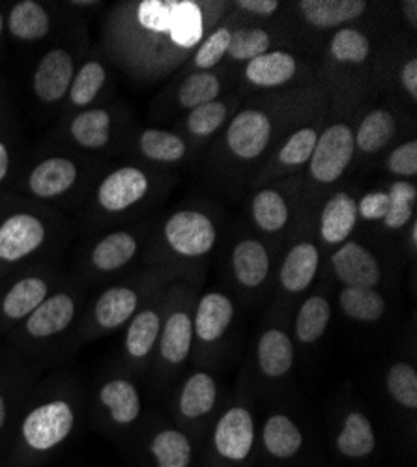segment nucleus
I'll return each mask as SVG.
<instances>
[{"label": "nucleus", "mask_w": 417, "mask_h": 467, "mask_svg": "<svg viewBox=\"0 0 417 467\" xmlns=\"http://www.w3.org/2000/svg\"><path fill=\"white\" fill-rule=\"evenodd\" d=\"M81 420L78 395H44L21 410L0 467H46L75 436Z\"/></svg>", "instance_id": "obj_1"}, {"label": "nucleus", "mask_w": 417, "mask_h": 467, "mask_svg": "<svg viewBox=\"0 0 417 467\" xmlns=\"http://www.w3.org/2000/svg\"><path fill=\"white\" fill-rule=\"evenodd\" d=\"M258 424L255 411L245 404L223 410L203 440L201 467H256Z\"/></svg>", "instance_id": "obj_2"}, {"label": "nucleus", "mask_w": 417, "mask_h": 467, "mask_svg": "<svg viewBox=\"0 0 417 467\" xmlns=\"http://www.w3.org/2000/svg\"><path fill=\"white\" fill-rule=\"evenodd\" d=\"M130 443L135 467H201L203 440L178 424H150Z\"/></svg>", "instance_id": "obj_3"}, {"label": "nucleus", "mask_w": 417, "mask_h": 467, "mask_svg": "<svg viewBox=\"0 0 417 467\" xmlns=\"http://www.w3.org/2000/svg\"><path fill=\"white\" fill-rule=\"evenodd\" d=\"M94 413L103 436L112 441H131L142 415V400L135 381L126 376L101 381L94 395Z\"/></svg>", "instance_id": "obj_4"}, {"label": "nucleus", "mask_w": 417, "mask_h": 467, "mask_svg": "<svg viewBox=\"0 0 417 467\" xmlns=\"http://www.w3.org/2000/svg\"><path fill=\"white\" fill-rule=\"evenodd\" d=\"M137 21L150 32H169L180 47H193L203 36V12L192 0H142Z\"/></svg>", "instance_id": "obj_5"}, {"label": "nucleus", "mask_w": 417, "mask_h": 467, "mask_svg": "<svg viewBox=\"0 0 417 467\" xmlns=\"http://www.w3.org/2000/svg\"><path fill=\"white\" fill-rule=\"evenodd\" d=\"M79 297L78 290L58 288L37 306L34 313L23 320L17 333L28 346H46L47 342L62 337L78 322Z\"/></svg>", "instance_id": "obj_6"}, {"label": "nucleus", "mask_w": 417, "mask_h": 467, "mask_svg": "<svg viewBox=\"0 0 417 467\" xmlns=\"http://www.w3.org/2000/svg\"><path fill=\"white\" fill-rule=\"evenodd\" d=\"M308 438L301 424L285 411L270 413L258 426V458L274 467H294L306 452Z\"/></svg>", "instance_id": "obj_7"}, {"label": "nucleus", "mask_w": 417, "mask_h": 467, "mask_svg": "<svg viewBox=\"0 0 417 467\" xmlns=\"http://www.w3.org/2000/svg\"><path fill=\"white\" fill-rule=\"evenodd\" d=\"M142 306V292L135 285L105 288L90 305L83 324V335L92 338L124 327Z\"/></svg>", "instance_id": "obj_8"}, {"label": "nucleus", "mask_w": 417, "mask_h": 467, "mask_svg": "<svg viewBox=\"0 0 417 467\" xmlns=\"http://www.w3.org/2000/svg\"><path fill=\"white\" fill-rule=\"evenodd\" d=\"M219 400L217 379L206 372L197 370L182 383V389L176 399V415L178 426L193 436L204 440L203 431L210 424L212 415L215 413Z\"/></svg>", "instance_id": "obj_9"}, {"label": "nucleus", "mask_w": 417, "mask_h": 467, "mask_svg": "<svg viewBox=\"0 0 417 467\" xmlns=\"http://www.w3.org/2000/svg\"><path fill=\"white\" fill-rule=\"evenodd\" d=\"M333 458L343 463L361 465L376 458L381 449L376 428L361 410H349L329 440Z\"/></svg>", "instance_id": "obj_10"}, {"label": "nucleus", "mask_w": 417, "mask_h": 467, "mask_svg": "<svg viewBox=\"0 0 417 467\" xmlns=\"http://www.w3.org/2000/svg\"><path fill=\"white\" fill-rule=\"evenodd\" d=\"M47 240L46 223L32 213H14L0 223V267L16 265L36 251H40Z\"/></svg>", "instance_id": "obj_11"}, {"label": "nucleus", "mask_w": 417, "mask_h": 467, "mask_svg": "<svg viewBox=\"0 0 417 467\" xmlns=\"http://www.w3.org/2000/svg\"><path fill=\"white\" fill-rule=\"evenodd\" d=\"M53 292V281L47 274H28L17 277L0 292V331L19 326L40 306Z\"/></svg>", "instance_id": "obj_12"}, {"label": "nucleus", "mask_w": 417, "mask_h": 467, "mask_svg": "<svg viewBox=\"0 0 417 467\" xmlns=\"http://www.w3.org/2000/svg\"><path fill=\"white\" fill-rule=\"evenodd\" d=\"M354 133L345 124L328 128L311 155V174L320 183H333L343 176L354 155Z\"/></svg>", "instance_id": "obj_13"}, {"label": "nucleus", "mask_w": 417, "mask_h": 467, "mask_svg": "<svg viewBox=\"0 0 417 467\" xmlns=\"http://www.w3.org/2000/svg\"><path fill=\"white\" fill-rule=\"evenodd\" d=\"M169 247L185 258L208 254L215 245V228L212 221L199 212H178L165 224Z\"/></svg>", "instance_id": "obj_14"}, {"label": "nucleus", "mask_w": 417, "mask_h": 467, "mask_svg": "<svg viewBox=\"0 0 417 467\" xmlns=\"http://www.w3.org/2000/svg\"><path fill=\"white\" fill-rule=\"evenodd\" d=\"M335 277L347 288H376L382 281L381 262L360 244L349 242L331 256Z\"/></svg>", "instance_id": "obj_15"}, {"label": "nucleus", "mask_w": 417, "mask_h": 467, "mask_svg": "<svg viewBox=\"0 0 417 467\" xmlns=\"http://www.w3.org/2000/svg\"><path fill=\"white\" fill-rule=\"evenodd\" d=\"M193 315L185 306H174L163 317L156 354L163 367H182L193 352Z\"/></svg>", "instance_id": "obj_16"}, {"label": "nucleus", "mask_w": 417, "mask_h": 467, "mask_svg": "<svg viewBox=\"0 0 417 467\" xmlns=\"http://www.w3.org/2000/svg\"><path fill=\"white\" fill-rule=\"evenodd\" d=\"M163 317L160 306L142 305L137 315L124 326V354L133 367L148 363V359L156 354Z\"/></svg>", "instance_id": "obj_17"}, {"label": "nucleus", "mask_w": 417, "mask_h": 467, "mask_svg": "<svg viewBox=\"0 0 417 467\" xmlns=\"http://www.w3.org/2000/svg\"><path fill=\"white\" fill-rule=\"evenodd\" d=\"M235 303L223 292L204 294L193 315V337L201 346L217 344L235 320Z\"/></svg>", "instance_id": "obj_18"}, {"label": "nucleus", "mask_w": 417, "mask_h": 467, "mask_svg": "<svg viewBox=\"0 0 417 467\" xmlns=\"http://www.w3.org/2000/svg\"><path fill=\"white\" fill-rule=\"evenodd\" d=\"M148 192V178L135 167H122L112 171L98 187V204L109 212L119 213L139 201Z\"/></svg>", "instance_id": "obj_19"}, {"label": "nucleus", "mask_w": 417, "mask_h": 467, "mask_svg": "<svg viewBox=\"0 0 417 467\" xmlns=\"http://www.w3.org/2000/svg\"><path fill=\"white\" fill-rule=\"evenodd\" d=\"M73 77V57L66 49H53L37 64L32 87L37 99L44 103H57L68 96Z\"/></svg>", "instance_id": "obj_20"}, {"label": "nucleus", "mask_w": 417, "mask_h": 467, "mask_svg": "<svg viewBox=\"0 0 417 467\" xmlns=\"http://www.w3.org/2000/svg\"><path fill=\"white\" fill-rule=\"evenodd\" d=\"M270 135L272 122L266 114L260 110H242L226 131V142L238 158L255 160L266 150Z\"/></svg>", "instance_id": "obj_21"}, {"label": "nucleus", "mask_w": 417, "mask_h": 467, "mask_svg": "<svg viewBox=\"0 0 417 467\" xmlns=\"http://www.w3.org/2000/svg\"><path fill=\"white\" fill-rule=\"evenodd\" d=\"M296 348L292 337L281 327H268L256 342V367L268 379H283L294 367Z\"/></svg>", "instance_id": "obj_22"}, {"label": "nucleus", "mask_w": 417, "mask_h": 467, "mask_svg": "<svg viewBox=\"0 0 417 467\" xmlns=\"http://www.w3.org/2000/svg\"><path fill=\"white\" fill-rule=\"evenodd\" d=\"M139 244L131 232H112L101 238L89 254V264L96 275H112L122 271L137 254Z\"/></svg>", "instance_id": "obj_23"}, {"label": "nucleus", "mask_w": 417, "mask_h": 467, "mask_svg": "<svg viewBox=\"0 0 417 467\" xmlns=\"http://www.w3.org/2000/svg\"><path fill=\"white\" fill-rule=\"evenodd\" d=\"M318 265H320V254L313 244L294 245L288 251L279 269L281 288L290 296L303 294L313 285Z\"/></svg>", "instance_id": "obj_24"}, {"label": "nucleus", "mask_w": 417, "mask_h": 467, "mask_svg": "<svg viewBox=\"0 0 417 467\" xmlns=\"http://www.w3.org/2000/svg\"><path fill=\"white\" fill-rule=\"evenodd\" d=\"M79 169L68 158H49L36 165L28 176V189L34 197L55 199L78 182Z\"/></svg>", "instance_id": "obj_25"}, {"label": "nucleus", "mask_w": 417, "mask_h": 467, "mask_svg": "<svg viewBox=\"0 0 417 467\" xmlns=\"http://www.w3.org/2000/svg\"><path fill=\"white\" fill-rule=\"evenodd\" d=\"M270 254L260 242L244 240L233 251V274L245 290H258L270 277Z\"/></svg>", "instance_id": "obj_26"}, {"label": "nucleus", "mask_w": 417, "mask_h": 467, "mask_svg": "<svg viewBox=\"0 0 417 467\" xmlns=\"http://www.w3.org/2000/svg\"><path fill=\"white\" fill-rule=\"evenodd\" d=\"M358 221V204L347 192H337L326 204L320 217V234L326 244L347 242Z\"/></svg>", "instance_id": "obj_27"}, {"label": "nucleus", "mask_w": 417, "mask_h": 467, "mask_svg": "<svg viewBox=\"0 0 417 467\" xmlns=\"http://www.w3.org/2000/svg\"><path fill=\"white\" fill-rule=\"evenodd\" d=\"M299 10L309 25L317 28H331L365 14L363 0H303Z\"/></svg>", "instance_id": "obj_28"}, {"label": "nucleus", "mask_w": 417, "mask_h": 467, "mask_svg": "<svg viewBox=\"0 0 417 467\" xmlns=\"http://www.w3.org/2000/svg\"><path fill=\"white\" fill-rule=\"evenodd\" d=\"M331 322V303L322 294H313L303 301L296 313L294 335L299 344L313 346L324 335Z\"/></svg>", "instance_id": "obj_29"}, {"label": "nucleus", "mask_w": 417, "mask_h": 467, "mask_svg": "<svg viewBox=\"0 0 417 467\" xmlns=\"http://www.w3.org/2000/svg\"><path fill=\"white\" fill-rule=\"evenodd\" d=\"M296 60L292 55L283 51L264 53L253 60H249L245 67V77L249 83L262 88H272L285 85L296 73Z\"/></svg>", "instance_id": "obj_30"}, {"label": "nucleus", "mask_w": 417, "mask_h": 467, "mask_svg": "<svg viewBox=\"0 0 417 467\" xmlns=\"http://www.w3.org/2000/svg\"><path fill=\"white\" fill-rule=\"evenodd\" d=\"M339 306L343 315L360 324H376L386 315L388 303L376 288H347L339 294Z\"/></svg>", "instance_id": "obj_31"}, {"label": "nucleus", "mask_w": 417, "mask_h": 467, "mask_svg": "<svg viewBox=\"0 0 417 467\" xmlns=\"http://www.w3.org/2000/svg\"><path fill=\"white\" fill-rule=\"evenodd\" d=\"M8 28L12 36L21 42H37L49 34L51 19L40 3L21 0L10 12Z\"/></svg>", "instance_id": "obj_32"}, {"label": "nucleus", "mask_w": 417, "mask_h": 467, "mask_svg": "<svg viewBox=\"0 0 417 467\" xmlns=\"http://www.w3.org/2000/svg\"><path fill=\"white\" fill-rule=\"evenodd\" d=\"M69 133L81 148L99 150L110 139V114L105 109L83 110L71 120Z\"/></svg>", "instance_id": "obj_33"}, {"label": "nucleus", "mask_w": 417, "mask_h": 467, "mask_svg": "<svg viewBox=\"0 0 417 467\" xmlns=\"http://www.w3.org/2000/svg\"><path fill=\"white\" fill-rule=\"evenodd\" d=\"M386 391L390 399L402 410L415 413L417 410V370L406 361L393 363L386 372Z\"/></svg>", "instance_id": "obj_34"}, {"label": "nucleus", "mask_w": 417, "mask_h": 467, "mask_svg": "<svg viewBox=\"0 0 417 467\" xmlns=\"http://www.w3.org/2000/svg\"><path fill=\"white\" fill-rule=\"evenodd\" d=\"M395 135V119L388 110H372L365 116L354 142L367 153L381 151Z\"/></svg>", "instance_id": "obj_35"}, {"label": "nucleus", "mask_w": 417, "mask_h": 467, "mask_svg": "<svg viewBox=\"0 0 417 467\" xmlns=\"http://www.w3.org/2000/svg\"><path fill=\"white\" fill-rule=\"evenodd\" d=\"M21 397L23 391L19 387V379H8L0 374V456H3L16 422L21 413Z\"/></svg>", "instance_id": "obj_36"}, {"label": "nucleus", "mask_w": 417, "mask_h": 467, "mask_svg": "<svg viewBox=\"0 0 417 467\" xmlns=\"http://www.w3.org/2000/svg\"><path fill=\"white\" fill-rule=\"evenodd\" d=\"M139 146L148 160L160 163H176L185 153V142L178 135L160 130H146L139 139Z\"/></svg>", "instance_id": "obj_37"}, {"label": "nucleus", "mask_w": 417, "mask_h": 467, "mask_svg": "<svg viewBox=\"0 0 417 467\" xmlns=\"http://www.w3.org/2000/svg\"><path fill=\"white\" fill-rule=\"evenodd\" d=\"M105 81H107V71L103 64L90 60L85 66H81L78 75L73 77L69 92H68L71 105L75 107L90 105L101 92Z\"/></svg>", "instance_id": "obj_38"}, {"label": "nucleus", "mask_w": 417, "mask_h": 467, "mask_svg": "<svg viewBox=\"0 0 417 467\" xmlns=\"http://www.w3.org/2000/svg\"><path fill=\"white\" fill-rule=\"evenodd\" d=\"M253 219L266 232L281 230L288 221V208L277 191H260L253 199Z\"/></svg>", "instance_id": "obj_39"}, {"label": "nucleus", "mask_w": 417, "mask_h": 467, "mask_svg": "<svg viewBox=\"0 0 417 467\" xmlns=\"http://www.w3.org/2000/svg\"><path fill=\"white\" fill-rule=\"evenodd\" d=\"M219 90H221V83L217 77L214 73L201 71L187 77L180 88L178 99L185 109H197L201 105L215 101V98L219 96Z\"/></svg>", "instance_id": "obj_40"}, {"label": "nucleus", "mask_w": 417, "mask_h": 467, "mask_svg": "<svg viewBox=\"0 0 417 467\" xmlns=\"http://www.w3.org/2000/svg\"><path fill=\"white\" fill-rule=\"evenodd\" d=\"M329 51L335 60L339 62H352V64H361L369 53L370 46L367 37L354 28H343L339 30L333 40L329 44Z\"/></svg>", "instance_id": "obj_41"}, {"label": "nucleus", "mask_w": 417, "mask_h": 467, "mask_svg": "<svg viewBox=\"0 0 417 467\" xmlns=\"http://www.w3.org/2000/svg\"><path fill=\"white\" fill-rule=\"evenodd\" d=\"M388 197H390V210H388V215L384 217V223L388 228H401L412 219L415 199H417V189L408 182H395L388 191Z\"/></svg>", "instance_id": "obj_42"}, {"label": "nucleus", "mask_w": 417, "mask_h": 467, "mask_svg": "<svg viewBox=\"0 0 417 467\" xmlns=\"http://www.w3.org/2000/svg\"><path fill=\"white\" fill-rule=\"evenodd\" d=\"M268 47H270V36L266 30L242 28L231 34V42L226 53L236 60H253L266 53Z\"/></svg>", "instance_id": "obj_43"}, {"label": "nucleus", "mask_w": 417, "mask_h": 467, "mask_svg": "<svg viewBox=\"0 0 417 467\" xmlns=\"http://www.w3.org/2000/svg\"><path fill=\"white\" fill-rule=\"evenodd\" d=\"M317 140H318L317 131L311 128H303V130L296 131L279 151L281 163L296 167V165H303L306 161H309L313 151H315Z\"/></svg>", "instance_id": "obj_44"}, {"label": "nucleus", "mask_w": 417, "mask_h": 467, "mask_svg": "<svg viewBox=\"0 0 417 467\" xmlns=\"http://www.w3.org/2000/svg\"><path fill=\"white\" fill-rule=\"evenodd\" d=\"M226 119V107L221 101H212L206 105H201L189 114V131L197 137H208L215 133Z\"/></svg>", "instance_id": "obj_45"}, {"label": "nucleus", "mask_w": 417, "mask_h": 467, "mask_svg": "<svg viewBox=\"0 0 417 467\" xmlns=\"http://www.w3.org/2000/svg\"><path fill=\"white\" fill-rule=\"evenodd\" d=\"M231 30L226 28H219L215 30L208 40L203 44V47L199 49V53L195 55V66L203 67V69H210L215 64H219V60L226 55V49H229V42H231Z\"/></svg>", "instance_id": "obj_46"}, {"label": "nucleus", "mask_w": 417, "mask_h": 467, "mask_svg": "<svg viewBox=\"0 0 417 467\" xmlns=\"http://www.w3.org/2000/svg\"><path fill=\"white\" fill-rule=\"evenodd\" d=\"M388 171L397 176H415L417 174V142L410 140L401 144L388 158Z\"/></svg>", "instance_id": "obj_47"}, {"label": "nucleus", "mask_w": 417, "mask_h": 467, "mask_svg": "<svg viewBox=\"0 0 417 467\" xmlns=\"http://www.w3.org/2000/svg\"><path fill=\"white\" fill-rule=\"evenodd\" d=\"M390 210V197L384 191H374L365 194L358 206V213L367 221L384 219Z\"/></svg>", "instance_id": "obj_48"}, {"label": "nucleus", "mask_w": 417, "mask_h": 467, "mask_svg": "<svg viewBox=\"0 0 417 467\" xmlns=\"http://www.w3.org/2000/svg\"><path fill=\"white\" fill-rule=\"evenodd\" d=\"M238 6L245 12L258 14V16H272L277 12L279 3L277 0H240Z\"/></svg>", "instance_id": "obj_49"}, {"label": "nucleus", "mask_w": 417, "mask_h": 467, "mask_svg": "<svg viewBox=\"0 0 417 467\" xmlns=\"http://www.w3.org/2000/svg\"><path fill=\"white\" fill-rule=\"evenodd\" d=\"M401 79H402V87L406 88V92L415 99L417 98V60L415 58H412L404 64Z\"/></svg>", "instance_id": "obj_50"}, {"label": "nucleus", "mask_w": 417, "mask_h": 467, "mask_svg": "<svg viewBox=\"0 0 417 467\" xmlns=\"http://www.w3.org/2000/svg\"><path fill=\"white\" fill-rule=\"evenodd\" d=\"M10 171V151L6 144L0 140V182H5Z\"/></svg>", "instance_id": "obj_51"}, {"label": "nucleus", "mask_w": 417, "mask_h": 467, "mask_svg": "<svg viewBox=\"0 0 417 467\" xmlns=\"http://www.w3.org/2000/svg\"><path fill=\"white\" fill-rule=\"evenodd\" d=\"M402 10H404V17L410 23V26L415 28L417 26V3L415 0H408V3H404Z\"/></svg>", "instance_id": "obj_52"}, {"label": "nucleus", "mask_w": 417, "mask_h": 467, "mask_svg": "<svg viewBox=\"0 0 417 467\" xmlns=\"http://www.w3.org/2000/svg\"><path fill=\"white\" fill-rule=\"evenodd\" d=\"M415 245H417V224L412 226V247L415 249Z\"/></svg>", "instance_id": "obj_53"}, {"label": "nucleus", "mask_w": 417, "mask_h": 467, "mask_svg": "<svg viewBox=\"0 0 417 467\" xmlns=\"http://www.w3.org/2000/svg\"><path fill=\"white\" fill-rule=\"evenodd\" d=\"M3 28H5V17H3V12H0V36H3Z\"/></svg>", "instance_id": "obj_54"}, {"label": "nucleus", "mask_w": 417, "mask_h": 467, "mask_svg": "<svg viewBox=\"0 0 417 467\" xmlns=\"http://www.w3.org/2000/svg\"><path fill=\"white\" fill-rule=\"evenodd\" d=\"M266 467H274V465H266Z\"/></svg>", "instance_id": "obj_55"}]
</instances>
